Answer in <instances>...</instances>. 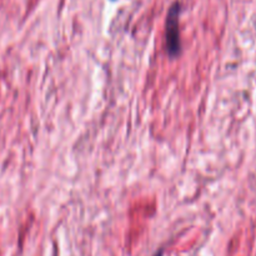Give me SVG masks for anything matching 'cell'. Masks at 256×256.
<instances>
[{"mask_svg":"<svg viewBox=\"0 0 256 256\" xmlns=\"http://www.w3.org/2000/svg\"><path fill=\"white\" fill-rule=\"evenodd\" d=\"M154 256H162V250H159V252H158Z\"/></svg>","mask_w":256,"mask_h":256,"instance_id":"cell-2","label":"cell"},{"mask_svg":"<svg viewBox=\"0 0 256 256\" xmlns=\"http://www.w3.org/2000/svg\"><path fill=\"white\" fill-rule=\"evenodd\" d=\"M180 12H182V4L179 2H174L168 10L166 22H165V44L166 52L172 58L178 56L182 50V42H180Z\"/></svg>","mask_w":256,"mask_h":256,"instance_id":"cell-1","label":"cell"}]
</instances>
